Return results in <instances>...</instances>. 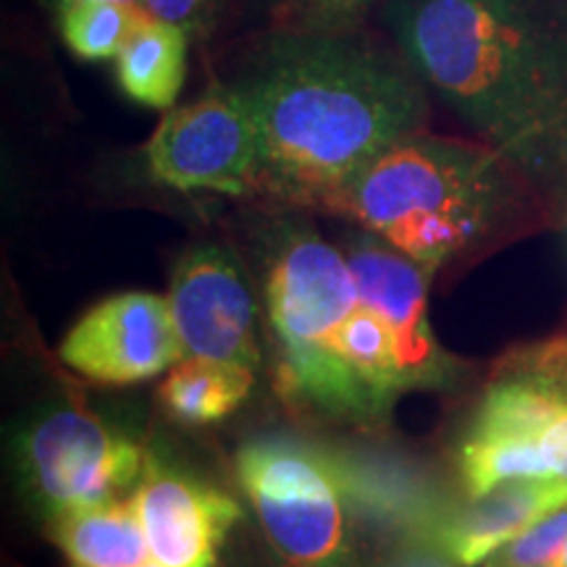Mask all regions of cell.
I'll list each match as a JSON object with an SVG mask.
<instances>
[{"label": "cell", "mask_w": 567, "mask_h": 567, "mask_svg": "<svg viewBox=\"0 0 567 567\" xmlns=\"http://www.w3.org/2000/svg\"><path fill=\"white\" fill-rule=\"evenodd\" d=\"M565 505L567 481L563 478L507 481L484 494L467 496L463 507L439 517L431 542L463 567H476L544 515Z\"/></svg>", "instance_id": "4fadbf2b"}, {"label": "cell", "mask_w": 567, "mask_h": 567, "mask_svg": "<svg viewBox=\"0 0 567 567\" xmlns=\"http://www.w3.org/2000/svg\"><path fill=\"white\" fill-rule=\"evenodd\" d=\"M184 358L216 360L258 371V308L231 255L216 245L189 250L168 292Z\"/></svg>", "instance_id": "8fae6325"}, {"label": "cell", "mask_w": 567, "mask_h": 567, "mask_svg": "<svg viewBox=\"0 0 567 567\" xmlns=\"http://www.w3.org/2000/svg\"><path fill=\"white\" fill-rule=\"evenodd\" d=\"M555 567H567V544H565L563 555H559V559H557V563H555Z\"/></svg>", "instance_id": "603a6c76"}, {"label": "cell", "mask_w": 567, "mask_h": 567, "mask_svg": "<svg viewBox=\"0 0 567 567\" xmlns=\"http://www.w3.org/2000/svg\"><path fill=\"white\" fill-rule=\"evenodd\" d=\"M51 536L71 567H142L153 557L134 499L55 515Z\"/></svg>", "instance_id": "5bb4252c"}, {"label": "cell", "mask_w": 567, "mask_h": 567, "mask_svg": "<svg viewBox=\"0 0 567 567\" xmlns=\"http://www.w3.org/2000/svg\"><path fill=\"white\" fill-rule=\"evenodd\" d=\"M429 90L526 179L567 182V0H392Z\"/></svg>", "instance_id": "7a4b0ae2"}, {"label": "cell", "mask_w": 567, "mask_h": 567, "mask_svg": "<svg viewBox=\"0 0 567 567\" xmlns=\"http://www.w3.org/2000/svg\"><path fill=\"white\" fill-rule=\"evenodd\" d=\"M48 3H51L53 9H55V6H59V3H66V0H48ZM116 3H134V6H140V0H116Z\"/></svg>", "instance_id": "7402d4cb"}, {"label": "cell", "mask_w": 567, "mask_h": 567, "mask_svg": "<svg viewBox=\"0 0 567 567\" xmlns=\"http://www.w3.org/2000/svg\"><path fill=\"white\" fill-rule=\"evenodd\" d=\"M268 316L297 394L326 413L373 421L375 413L344 358L358 284L339 250L313 226H284L268 264Z\"/></svg>", "instance_id": "277c9868"}, {"label": "cell", "mask_w": 567, "mask_h": 567, "mask_svg": "<svg viewBox=\"0 0 567 567\" xmlns=\"http://www.w3.org/2000/svg\"><path fill=\"white\" fill-rule=\"evenodd\" d=\"M234 84L258 124L260 193L297 208L329 210L429 113V87L400 48L350 24L271 34Z\"/></svg>", "instance_id": "6da1fadb"}, {"label": "cell", "mask_w": 567, "mask_h": 567, "mask_svg": "<svg viewBox=\"0 0 567 567\" xmlns=\"http://www.w3.org/2000/svg\"><path fill=\"white\" fill-rule=\"evenodd\" d=\"M344 255L360 297L392 331L408 392L452 384L457 365L429 321L431 274L365 229L354 234Z\"/></svg>", "instance_id": "30bf717a"}, {"label": "cell", "mask_w": 567, "mask_h": 567, "mask_svg": "<svg viewBox=\"0 0 567 567\" xmlns=\"http://www.w3.org/2000/svg\"><path fill=\"white\" fill-rule=\"evenodd\" d=\"M189 42L179 27L145 17L116 59L118 87L145 109L168 111L184 87Z\"/></svg>", "instance_id": "9a60e30c"}, {"label": "cell", "mask_w": 567, "mask_h": 567, "mask_svg": "<svg viewBox=\"0 0 567 567\" xmlns=\"http://www.w3.org/2000/svg\"><path fill=\"white\" fill-rule=\"evenodd\" d=\"M147 172L176 193L247 197L260 193V140L252 105L237 84H213L168 109L145 145Z\"/></svg>", "instance_id": "ba28073f"}, {"label": "cell", "mask_w": 567, "mask_h": 567, "mask_svg": "<svg viewBox=\"0 0 567 567\" xmlns=\"http://www.w3.org/2000/svg\"><path fill=\"white\" fill-rule=\"evenodd\" d=\"M134 507L151 555L163 567H216L218 549L239 520L229 494L155 457L147 460Z\"/></svg>", "instance_id": "7c38bea8"}, {"label": "cell", "mask_w": 567, "mask_h": 567, "mask_svg": "<svg viewBox=\"0 0 567 567\" xmlns=\"http://www.w3.org/2000/svg\"><path fill=\"white\" fill-rule=\"evenodd\" d=\"M255 384V371L216 360L184 358L166 373L158 389L161 405L176 421L208 425L243 408Z\"/></svg>", "instance_id": "2e32d148"}, {"label": "cell", "mask_w": 567, "mask_h": 567, "mask_svg": "<svg viewBox=\"0 0 567 567\" xmlns=\"http://www.w3.org/2000/svg\"><path fill=\"white\" fill-rule=\"evenodd\" d=\"M567 408V337L520 347L494 368L460 444L467 496L517 478H547L542 442Z\"/></svg>", "instance_id": "5b68a950"}, {"label": "cell", "mask_w": 567, "mask_h": 567, "mask_svg": "<svg viewBox=\"0 0 567 567\" xmlns=\"http://www.w3.org/2000/svg\"><path fill=\"white\" fill-rule=\"evenodd\" d=\"M142 567H163V565L158 563V559H153V557H151V559H147V563L142 565Z\"/></svg>", "instance_id": "cb8c5ba5"}, {"label": "cell", "mask_w": 567, "mask_h": 567, "mask_svg": "<svg viewBox=\"0 0 567 567\" xmlns=\"http://www.w3.org/2000/svg\"><path fill=\"white\" fill-rule=\"evenodd\" d=\"M145 450L84 408H51L19 434L17 471L48 517L105 505L140 484Z\"/></svg>", "instance_id": "52a82bcc"}, {"label": "cell", "mask_w": 567, "mask_h": 567, "mask_svg": "<svg viewBox=\"0 0 567 567\" xmlns=\"http://www.w3.org/2000/svg\"><path fill=\"white\" fill-rule=\"evenodd\" d=\"M61 40L82 61H116L145 13L116 0H66L55 6Z\"/></svg>", "instance_id": "e0dca14e"}, {"label": "cell", "mask_w": 567, "mask_h": 567, "mask_svg": "<svg viewBox=\"0 0 567 567\" xmlns=\"http://www.w3.org/2000/svg\"><path fill=\"white\" fill-rule=\"evenodd\" d=\"M517 176L486 142L417 130L368 163L329 213L350 218L434 276L513 210Z\"/></svg>", "instance_id": "3957f363"}, {"label": "cell", "mask_w": 567, "mask_h": 567, "mask_svg": "<svg viewBox=\"0 0 567 567\" xmlns=\"http://www.w3.org/2000/svg\"><path fill=\"white\" fill-rule=\"evenodd\" d=\"M373 0H295L300 24H350L354 13L368 9Z\"/></svg>", "instance_id": "ffe728a7"}, {"label": "cell", "mask_w": 567, "mask_h": 567, "mask_svg": "<svg viewBox=\"0 0 567 567\" xmlns=\"http://www.w3.org/2000/svg\"><path fill=\"white\" fill-rule=\"evenodd\" d=\"M237 478L284 567H337L350 547L342 471L323 452L289 439L239 450Z\"/></svg>", "instance_id": "8992f818"}, {"label": "cell", "mask_w": 567, "mask_h": 567, "mask_svg": "<svg viewBox=\"0 0 567 567\" xmlns=\"http://www.w3.org/2000/svg\"><path fill=\"white\" fill-rule=\"evenodd\" d=\"M381 567H463L455 557H450L439 544H415L400 555H394Z\"/></svg>", "instance_id": "44dd1931"}, {"label": "cell", "mask_w": 567, "mask_h": 567, "mask_svg": "<svg viewBox=\"0 0 567 567\" xmlns=\"http://www.w3.org/2000/svg\"><path fill=\"white\" fill-rule=\"evenodd\" d=\"M226 0H140L147 19L179 27L193 40L208 38L221 19Z\"/></svg>", "instance_id": "d6986e66"}, {"label": "cell", "mask_w": 567, "mask_h": 567, "mask_svg": "<svg viewBox=\"0 0 567 567\" xmlns=\"http://www.w3.org/2000/svg\"><path fill=\"white\" fill-rule=\"evenodd\" d=\"M61 360L97 384H137L184 360L166 297L124 292L84 313L61 342Z\"/></svg>", "instance_id": "9c48e42d"}, {"label": "cell", "mask_w": 567, "mask_h": 567, "mask_svg": "<svg viewBox=\"0 0 567 567\" xmlns=\"http://www.w3.org/2000/svg\"><path fill=\"white\" fill-rule=\"evenodd\" d=\"M567 544V505L496 549L484 567H555Z\"/></svg>", "instance_id": "ac0fdd59"}]
</instances>
